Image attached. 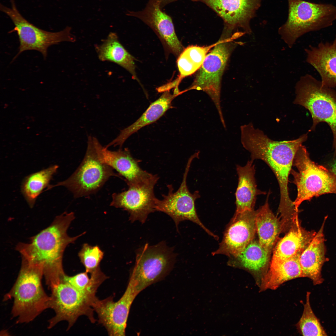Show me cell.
<instances>
[{"label": "cell", "mask_w": 336, "mask_h": 336, "mask_svg": "<svg viewBox=\"0 0 336 336\" xmlns=\"http://www.w3.org/2000/svg\"><path fill=\"white\" fill-rule=\"evenodd\" d=\"M75 218L73 212H64L56 217L49 226L31 237L29 243L20 242L16 245L22 258L43 265L46 283L50 289L66 275L63 259L66 247L86 233L74 237L68 235V229Z\"/></svg>", "instance_id": "obj_1"}, {"label": "cell", "mask_w": 336, "mask_h": 336, "mask_svg": "<svg viewBox=\"0 0 336 336\" xmlns=\"http://www.w3.org/2000/svg\"><path fill=\"white\" fill-rule=\"evenodd\" d=\"M307 138L308 133L292 140L274 141L254 125L247 127L241 135V144L250 153L251 160L263 161L275 175L280 189L278 212L281 213H291L296 210L289 195V175L295 154Z\"/></svg>", "instance_id": "obj_2"}, {"label": "cell", "mask_w": 336, "mask_h": 336, "mask_svg": "<svg viewBox=\"0 0 336 336\" xmlns=\"http://www.w3.org/2000/svg\"><path fill=\"white\" fill-rule=\"evenodd\" d=\"M44 276L42 264H34L22 258L17 278L4 301L13 298L12 316L18 323L33 320L45 310L50 308V296L45 293L42 284Z\"/></svg>", "instance_id": "obj_3"}, {"label": "cell", "mask_w": 336, "mask_h": 336, "mask_svg": "<svg viewBox=\"0 0 336 336\" xmlns=\"http://www.w3.org/2000/svg\"><path fill=\"white\" fill-rule=\"evenodd\" d=\"M288 14L286 22L278 30L281 39L289 48L305 34L332 25L336 19V7L302 0H288Z\"/></svg>", "instance_id": "obj_4"}, {"label": "cell", "mask_w": 336, "mask_h": 336, "mask_svg": "<svg viewBox=\"0 0 336 336\" xmlns=\"http://www.w3.org/2000/svg\"><path fill=\"white\" fill-rule=\"evenodd\" d=\"M295 104L307 110L312 119L309 131L325 122L329 127L333 136V147L336 154V91L322 84L310 74L301 76L295 86Z\"/></svg>", "instance_id": "obj_5"}, {"label": "cell", "mask_w": 336, "mask_h": 336, "mask_svg": "<svg viewBox=\"0 0 336 336\" xmlns=\"http://www.w3.org/2000/svg\"><path fill=\"white\" fill-rule=\"evenodd\" d=\"M292 170V181L296 186L297 195L293 202L296 208L313 197L327 194H336V175L329 169L317 165L310 157L306 147L300 146L294 156Z\"/></svg>", "instance_id": "obj_6"}, {"label": "cell", "mask_w": 336, "mask_h": 336, "mask_svg": "<svg viewBox=\"0 0 336 336\" xmlns=\"http://www.w3.org/2000/svg\"><path fill=\"white\" fill-rule=\"evenodd\" d=\"M174 250L164 241L153 245L146 243L137 250L128 282L137 295L170 271L176 257Z\"/></svg>", "instance_id": "obj_7"}, {"label": "cell", "mask_w": 336, "mask_h": 336, "mask_svg": "<svg viewBox=\"0 0 336 336\" xmlns=\"http://www.w3.org/2000/svg\"><path fill=\"white\" fill-rule=\"evenodd\" d=\"M118 174L99 160L93 137L89 136L85 156L77 169L67 179L50 185L46 191L62 186L71 191L75 198L83 197L97 192L110 177L120 178Z\"/></svg>", "instance_id": "obj_8"}, {"label": "cell", "mask_w": 336, "mask_h": 336, "mask_svg": "<svg viewBox=\"0 0 336 336\" xmlns=\"http://www.w3.org/2000/svg\"><path fill=\"white\" fill-rule=\"evenodd\" d=\"M240 37L233 35L222 39L207 54L194 82L184 90L202 91L205 92L213 102L223 126L226 125L221 105V81L222 76L233 47L232 41Z\"/></svg>", "instance_id": "obj_9"}, {"label": "cell", "mask_w": 336, "mask_h": 336, "mask_svg": "<svg viewBox=\"0 0 336 336\" xmlns=\"http://www.w3.org/2000/svg\"><path fill=\"white\" fill-rule=\"evenodd\" d=\"M9 0L10 7L1 4L0 9L10 18L14 25V29L10 33L15 31L18 37L19 51L13 60L21 53L28 50L39 52L45 59L49 46L62 42H74L75 40L69 27L58 32H51L36 26L22 16L16 7L15 0Z\"/></svg>", "instance_id": "obj_10"}, {"label": "cell", "mask_w": 336, "mask_h": 336, "mask_svg": "<svg viewBox=\"0 0 336 336\" xmlns=\"http://www.w3.org/2000/svg\"><path fill=\"white\" fill-rule=\"evenodd\" d=\"M50 289V308L54 310L55 315L49 320L48 329L66 321L69 329L82 315L87 316L92 323L95 322L92 307L95 301L75 288L64 278Z\"/></svg>", "instance_id": "obj_11"}, {"label": "cell", "mask_w": 336, "mask_h": 336, "mask_svg": "<svg viewBox=\"0 0 336 336\" xmlns=\"http://www.w3.org/2000/svg\"><path fill=\"white\" fill-rule=\"evenodd\" d=\"M199 154L198 152H195L189 159L182 181L177 190L174 192L172 185H168L167 194L162 195L161 200L156 198L155 209L156 211L163 212L170 217L175 222L177 230L180 222L188 220L198 225L208 234L217 240L218 237L203 225L197 215L195 202L200 197L199 192L196 191L191 193L187 185V176L191 164L194 159L198 158Z\"/></svg>", "instance_id": "obj_12"}, {"label": "cell", "mask_w": 336, "mask_h": 336, "mask_svg": "<svg viewBox=\"0 0 336 336\" xmlns=\"http://www.w3.org/2000/svg\"><path fill=\"white\" fill-rule=\"evenodd\" d=\"M159 179L157 175L153 174L145 180L128 185L126 190L113 193L110 206L127 211L131 222L138 221L144 223L148 215L156 211L154 189Z\"/></svg>", "instance_id": "obj_13"}, {"label": "cell", "mask_w": 336, "mask_h": 336, "mask_svg": "<svg viewBox=\"0 0 336 336\" xmlns=\"http://www.w3.org/2000/svg\"><path fill=\"white\" fill-rule=\"evenodd\" d=\"M137 295L128 282L124 293L118 301H114L110 296L101 300L97 298L94 302L92 307L97 314L98 322L109 335H125L130 308Z\"/></svg>", "instance_id": "obj_14"}, {"label": "cell", "mask_w": 336, "mask_h": 336, "mask_svg": "<svg viewBox=\"0 0 336 336\" xmlns=\"http://www.w3.org/2000/svg\"><path fill=\"white\" fill-rule=\"evenodd\" d=\"M256 214L254 210L235 214L226 228L218 248L212 254H224L230 258L240 254L254 239L256 232Z\"/></svg>", "instance_id": "obj_15"}, {"label": "cell", "mask_w": 336, "mask_h": 336, "mask_svg": "<svg viewBox=\"0 0 336 336\" xmlns=\"http://www.w3.org/2000/svg\"><path fill=\"white\" fill-rule=\"evenodd\" d=\"M211 8L224 22V34H231L236 28L250 34V22L256 15L262 0H197Z\"/></svg>", "instance_id": "obj_16"}, {"label": "cell", "mask_w": 336, "mask_h": 336, "mask_svg": "<svg viewBox=\"0 0 336 336\" xmlns=\"http://www.w3.org/2000/svg\"><path fill=\"white\" fill-rule=\"evenodd\" d=\"M161 0H149L144 9L129 12L128 15L137 17L151 28L162 40L169 51L179 55L183 47L176 34L171 17L163 12Z\"/></svg>", "instance_id": "obj_17"}, {"label": "cell", "mask_w": 336, "mask_h": 336, "mask_svg": "<svg viewBox=\"0 0 336 336\" xmlns=\"http://www.w3.org/2000/svg\"><path fill=\"white\" fill-rule=\"evenodd\" d=\"M93 139L99 160L124 177L128 185L143 181L152 175L140 167L139 160L133 156L128 148L111 151L103 147L97 138Z\"/></svg>", "instance_id": "obj_18"}, {"label": "cell", "mask_w": 336, "mask_h": 336, "mask_svg": "<svg viewBox=\"0 0 336 336\" xmlns=\"http://www.w3.org/2000/svg\"><path fill=\"white\" fill-rule=\"evenodd\" d=\"M305 50L306 62L319 73L322 85L336 87V35L332 42H321Z\"/></svg>", "instance_id": "obj_19"}, {"label": "cell", "mask_w": 336, "mask_h": 336, "mask_svg": "<svg viewBox=\"0 0 336 336\" xmlns=\"http://www.w3.org/2000/svg\"><path fill=\"white\" fill-rule=\"evenodd\" d=\"M180 94L174 92L172 94L169 90L163 92L156 100L152 103L140 117L133 124L121 130L118 135L105 147L119 146L121 148L125 141L133 133L144 127L155 122L169 109L172 107V103Z\"/></svg>", "instance_id": "obj_20"}, {"label": "cell", "mask_w": 336, "mask_h": 336, "mask_svg": "<svg viewBox=\"0 0 336 336\" xmlns=\"http://www.w3.org/2000/svg\"><path fill=\"white\" fill-rule=\"evenodd\" d=\"M310 243L302 253L300 258L301 277L311 279L314 285L322 283L321 271L324 264L328 259L325 257V248L323 230L325 221Z\"/></svg>", "instance_id": "obj_21"}, {"label": "cell", "mask_w": 336, "mask_h": 336, "mask_svg": "<svg viewBox=\"0 0 336 336\" xmlns=\"http://www.w3.org/2000/svg\"><path fill=\"white\" fill-rule=\"evenodd\" d=\"M271 254L261 245L259 240L254 239L240 254L230 258L227 264L250 272L259 286L268 269Z\"/></svg>", "instance_id": "obj_22"}, {"label": "cell", "mask_w": 336, "mask_h": 336, "mask_svg": "<svg viewBox=\"0 0 336 336\" xmlns=\"http://www.w3.org/2000/svg\"><path fill=\"white\" fill-rule=\"evenodd\" d=\"M294 224L288 232L277 244L273 251L271 262H276L301 254L316 233L302 228L298 216L293 217Z\"/></svg>", "instance_id": "obj_23"}, {"label": "cell", "mask_w": 336, "mask_h": 336, "mask_svg": "<svg viewBox=\"0 0 336 336\" xmlns=\"http://www.w3.org/2000/svg\"><path fill=\"white\" fill-rule=\"evenodd\" d=\"M253 161L250 160L244 166H236L238 181L235 193L236 208L235 214L254 210L257 196L266 194L265 191L257 188Z\"/></svg>", "instance_id": "obj_24"}, {"label": "cell", "mask_w": 336, "mask_h": 336, "mask_svg": "<svg viewBox=\"0 0 336 336\" xmlns=\"http://www.w3.org/2000/svg\"><path fill=\"white\" fill-rule=\"evenodd\" d=\"M301 254L280 262H271L269 268L261 281L259 291L268 289L276 290L287 281L301 277Z\"/></svg>", "instance_id": "obj_25"}, {"label": "cell", "mask_w": 336, "mask_h": 336, "mask_svg": "<svg viewBox=\"0 0 336 336\" xmlns=\"http://www.w3.org/2000/svg\"><path fill=\"white\" fill-rule=\"evenodd\" d=\"M270 194L269 191L264 204L256 211L255 225L260 244L271 253L282 225L270 208L268 202Z\"/></svg>", "instance_id": "obj_26"}, {"label": "cell", "mask_w": 336, "mask_h": 336, "mask_svg": "<svg viewBox=\"0 0 336 336\" xmlns=\"http://www.w3.org/2000/svg\"><path fill=\"white\" fill-rule=\"evenodd\" d=\"M96 48L100 60L117 64L128 71L134 79L138 81L135 72V59L121 44L115 33H110Z\"/></svg>", "instance_id": "obj_27"}, {"label": "cell", "mask_w": 336, "mask_h": 336, "mask_svg": "<svg viewBox=\"0 0 336 336\" xmlns=\"http://www.w3.org/2000/svg\"><path fill=\"white\" fill-rule=\"evenodd\" d=\"M58 166L52 165L47 168L30 174L25 177L21 186L22 194L28 204L32 208L38 197L50 185Z\"/></svg>", "instance_id": "obj_28"}, {"label": "cell", "mask_w": 336, "mask_h": 336, "mask_svg": "<svg viewBox=\"0 0 336 336\" xmlns=\"http://www.w3.org/2000/svg\"><path fill=\"white\" fill-rule=\"evenodd\" d=\"M200 46L191 45L185 48L179 55L177 65L180 73L178 80L191 75L201 67L207 53L216 45Z\"/></svg>", "instance_id": "obj_29"}, {"label": "cell", "mask_w": 336, "mask_h": 336, "mask_svg": "<svg viewBox=\"0 0 336 336\" xmlns=\"http://www.w3.org/2000/svg\"><path fill=\"white\" fill-rule=\"evenodd\" d=\"M86 271L72 276L65 275L64 279L76 289L95 300L97 290L100 285L107 278V277L99 268L90 274L89 277Z\"/></svg>", "instance_id": "obj_30"}, {"label": "cell", "mask_w": 336, "mask_h": 336, "mask_svg": "<svg viewBox=\"0 0 336 336\" xmlns=\"http://www.w3.org/2000/svg\"><path fill=\"white\" fill-rule=\"evenodd\" d=\"M310 293L307 292L306 303L300 320L296 326L300 334L303 336H326L327 334L320 321L314 313L310 306Z\"/></svg>", "instance_id": "obj_31"}, {"label": "cell", "mask_w": 336, "mask_h": 336, "mask_svg": "<svg viewBox=\"0 0 336 336\" xmlns=\"http://www.w3.org/2000/svg\"><path fill=\"white\" fill-rule=\"evenodd\" d=\"M104 255V252L98 246H92L87 243L82 245L78 253L85 271L90 274L100 268V264Z\"/></svg>", "instance_id": "obj_32"}, {"label": "cell", "mask_w": 336, "mask_h": 336, "mask_svg": "<svg viewBox=\"0 0 336 336\" xmlns=\"http://www.w3.org/2000/svg\"><path fill=\"white\" fill-rule=\"evenodd\" d=\"M329 169L336 175V154H334L333 160L329 165Z\"/></svg>", "instance_id": "obj_33"}, {"label": "cell", "mask_w": 336, "mask_h": 336, "mask_svg": "<svg viewBox=\"0 0 336 336\" xmlns=\"http://www.w3.org/2000/svg\"><path fill=\"white\" fill-rule=\"evenodd\" d=\"M177 0H167L168 1L169 3H170V2H172L177 1Z\"/></svg>", "instance_id": "obj_34"}]
</instances>
